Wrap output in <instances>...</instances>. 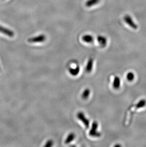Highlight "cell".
I'll use <instances>...</instances> for the list:
<instances>
[{
    "mask_svg": "<svg viewBox=\"0 0 146 147\" xmlns=\"http://www.w3.org/2000/svg\"><path fill=\"white\" fill-rule=\"evenodd\" d=\"M98 123L97 121H94L92 125V128L89 131V135L92 137L98 138L101 137V133L97 131Z\"/></svg>",
    "mask_w": 146,
    "mask_h": 147,
    "instance_id": "obj_1",
    "label": "cell"
},
{
    "mask_svg": "<svg viewBox=\"0 0 146 147\" xmlns=\"http://www.w3.org/2000/svg\"><path fill=\"white\" fill-rule=\"evenodd\" d=\"M46 39V37L45 35L40 34L36 37L29 38L28 41L30 43H41L45 42Z\"/></svg>",
    "mask_w": 146,
    "mask_h": 147,
    "instance_id": "obj_2",
    "label": "cell"
},
{
    "mask_svg": "<svg viewBox=\"0 0 146 147\" xmlns=\"http://www.w3.org/2000/svg\"><path fill=\"white\" fill-rule=\"evenodd\" d=\"M77 118L80 121H81L86 128H89L90 125L89 120L86 118V116L83 112L80 111V112L78 113L77 114Z\"/></svg>",
    "mask_w": 146,
    "mask_h": 147,
    "instance_id": "obj_3",
    "label": "cell"
},
{
    "mask_svg": "<svg viewBox=\"0 0 146 147\" xmlns=\"http://www.w3.org/2000/svg\"><path fill=\"white\" fill-rule=\"evenodd\" d=\"M124 22L133 29L136 30L138 28V26L135 22H134L131 16L129 15H126L124 17Z\"/></svg>",
    "mask_w": 146,
    "mask_h": 147,
    "instance_id": "obj_4",
    "label": "cell"
},
{
    "mask_svg": "<svg viewBox=\"0 0 146 147\" xmlns=\"http://www.w3.org/2000/svg\"><path fill=\"white\" fill-rule=\"evenodd\" d=\"M0 33H3L6 36L10 37H13L14 35V33L13 31L8 28L0 25Z\"/></svg>",
    "mask_w": 146,
    "mask_h": 147,
    "instance_id": "obj_5",
    "label": "cell"
},
{
    "mask_svg": "<svg viewBox=\"0 0 146 147\" xmlns=\"http://www.w3.org/2000/svg\"><path fill=\"white\" fill-rule=\"evenodd\" d=\"M97 41L101 47L104 48L106 46L107 43V40L105 36L99 35L97 37Z\"/></svg>",
    "mask_w": 146,
    "mask_h": 147,
    "instance_id": "obj_6",
    "label": "cell"
},
{
    "mask_svg": "<svg viewBox=\"0 0 146 147\" xmlns=\"http://www.w3.org/2000/svg\"><path fill=\"white\" fill-rule=\"evenodd\" d=\"M80 68L79 66H76L75 68H70L69 69V72L71 75L73 76H77L80 72Z\"/></svg>",
    "mask_w": 146,
    "mask_h": 147,
    "instance_id": "obj_7",
    "label": "cell"
},
{
    "mask_svg": "<svg viewBox=\"0 0 146 147\" xmlns=\"http://www.w3.org/2000/svg\"><path fill=\"white\" fill-rule=\"evenodd\" d=\"M93 65H94V60L92 59H89L87 63V65L86 66V71L88 73H90L92 71L93 68Z\"/></svg>",
    "mask_w": 146,
    "mask_h": 147,
    "instance_id": "obj_8",
    "label": "cell"
},
{
    "mask_svg": "<svg viewBox=\"0 0 146 147\" xmlns=\"http://www.w3.org/2000/svg\"><path fill=\"white\" fill-rule=\"evenodd\" d=\"M94 37L91 35H85L82 37V40L86 43H92L94 42Z\"/></svg>",
    "mask_w": 146,
    "mask_h": 147,
    "instance_id": "obj_9",
    "label": "cell"
},
{
    "mask_svg": "<svg viewBox=\"0 0 146 147\" xmlns=\"http://www.w3.org/2000/svg\"><path fill=\"white\" fill-rule=\"evenodd\" d=\"M76 138V134L74 133H69L65 141V144H68L74 140Z\"/></svg>",
    "mask_w": 146,
    "mask_h": 147,
    "instance_id": "obj_10",
    "label": "cell"
},
{
    "mask_svg": "<svg viewBox=\"0 0 146 147\" xmlns=\"http://www.w3.org/2000/svg\"><path fill=\"white\" fill-rule=\"evenodd\" d=\"M121 85V80L118 76H115L114 78L113 82V87L115 89H118Z\"/></svg>",
    "mask_w": 146,
    "mask_h": 147,
    "instance_id": "obj_11",
    "label": "cell"
},
{
    "mask_svg": "<svg viewBox=\"0 0 146 147\" xmlns=\"http://www.w3.org/2000/svg\"><path fill=\"white\" fill-rule=\"evenodd\" d=\"M100 0H88L86 1V6L87 7H91L99 2Z\"/></svg>",
    "mask_w": 146,
    "mask_h": 147,
    "instance_id": "obj_12",
    "label": "cell"
},
{
    "mask_svg": "<svg viewBox=\"0 0 146 147\" xmlns=\"http://www.w3.org/2000/svg\"><path fill=\"white\" fill-rule=\"evenodd\" d=\"M90 93H91V91L90 90V89L86 88L83 92L82 94V98L84 100H87L90 96Z\"/></svg>",
    "mask_w": 146,
    "mask_h": 147,
    "instance_id": "obj_13",
    "label": "cell"
},
{
    "mask_svg": "<svg viewBox=\"0 0 146 147\" xmlns=\"http://www.w3.org/2000/svg\"><path fill=\"white\" fill-rule=\"evenodd\" d=\"M146 104V101L144 100H141L136 104V107L137 108H141L144 107Z\"/></svg>",
    "mask_w": 146,
    "mask_h": 147,
    "instance_id": "obj_14",
    "label": "cell"
},
{
    "mask_svg": "<svg viewBox=\"0 0 146 147\" xmlns=\"http://www.w3.org/2000/svg\"><path fill=\"white\" fill-rule=\"evenodd\" d=\"M127 80L129 81H132L134 78V75L132 72H129L127 75Z\"/></svg>",
    "mask_w": 146,
    "mask_h": 147,
    "instance_id": "obj_15",
    "label": "cell"
},
{
    "mask_svg": "<svg viewBox=\"0 0 146 147\" xmlns=\"http://www.w3.org/2000/svg\"><path fill=\"white\" fill-rule=\"evenodd\" d=\"M53 145H54V142L52 140H50L46 142L45 145H44V147H51L53 146Z\"/></svg>",
    "mask_w": 146,
    "mask_h": 147,
    "instance_id": "obj_16",
    "label": "cell"
},
{
    "mask_svg": "<svg viewBox=\"0 0 146 147\" xmlns=\"http://www.w3.org/2000/svg\"><path fill=\"white\" fill-rule=\"evenodd\" d=\"M120 145H115V147H120Z\"/></svg>",
    "mask_w": 146,
    "mask_h": 147,
    "instance_id": "obj_17",
    "label": "cell"
}]
</instances>
